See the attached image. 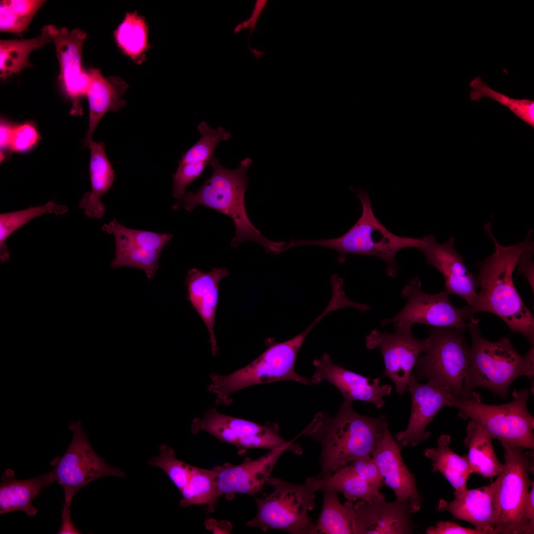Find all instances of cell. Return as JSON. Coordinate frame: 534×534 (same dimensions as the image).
<instances>
[{
	"mask_svg": "<svg viewBox=\"0 0 534 534\" xmlns=\"http://www.w3.org/2000/svg\"><path fill=\"white\" fill-rule=\"evenodd\" d=\"M228 274L225 268L215 267L206 272L193 268L188 271L186 278L188 299L207 327L212 352L214 356L218 351L214 324L218 302L219 283Z\"/></svg>",
	"mask_w": 534,
	"mask_h": 534,
	"instance_id": "obj_24",
	"label": "cell"
},
{
	"mask_svg": "<svg viewBox=\"0 0 534 534\" xmlns=\"http://www.w3.org/2000/svg\"><path fill=\"white\" fill-rule=\"evenodd\" d=\"M313 364L315 371L312 383L328 381L340 391L344 400L366 401L381 408L385 403L384 397L392 392V386L380 385L379 378H367L336 365L327 353L315 358Z\"/></svg>",
	"mask_w": 534,
	"mask_h": 534,
	"instance_id": "obj_20",
	"label": "cell"
},
{
	"mask_svg": "<svg viewBox=\"0 0 534 534\" xmlns=\"http://www.w3.org/2000/svg\"><path fill=\"white\" fill-rule=\"evenodd\" d=\"M55 481L52 471L31 479L20 480L14 471L8 469L2 474L0 484V514L23 511L30 517L38 510L32 501L42 489Z\"/></svg>",
	"mask_w": 534,
	"mask_h": 534,
	"instance_id": "obj_25",
	"label": "cell"
},
{
	"mask_svg": "<svg viewBox=\"0 0 534 534\" xmlns=\"http://www.w3.org/2000/svg\"><path fill=\"white\" fill-rule=\"evenodd\" d=\"M421 287L418 276L411 279L401 292V297L407 299L405 306L393 317L382 320L381 325L392 323L396 331L401 332H412V325L417 323L436 327L467 329L473 317L468 305L457 308L451 303L446 291L428 294Z\"/></svg>",
	"mask_w": 534,
	"mask_h": 534,
	"instance_id": "obj_11",
	"label": "cell"
},
{
	"mask_svg": "<svg viewBox=\"0 0 534 534\" xmlns=\"http://www.w3.org/2000/svg\"><path fill=\"white\" fill-rule=\"evenodd\" d=\"M114 37L123 53L137 64L145 61L150 45L148 28L144 17L136 12H127L114 31Z\"/></svg>",
	"mask_w": 534,
	"mask_h": 534,
	"instance_id": "obj_31",
	"label": "cell"
},
{
	"mask_svg": "<svg viewBox=\"0 0 534 534\" xmlns=\"http://www.w3.org/2000/svg\"><path fill=\"white\" fill-rule=\"evenodd\" d=\"M406 390L411 397V414L406 429L395 435L401 446H415L426 441L431 433L426 427L439 411L445 406H451L454 396L445 388L427 382L421 384L412 373L407 383Z\"/></svg>",
	"mask_w": 534,
	"mask_h": 534,
	"instance_id": "obj_18",
	"label": "cell"
},
{
	"mask_svg": "<svg viewBox=\"0 0 534 534\" xmlns=\"http://www.w3.org/2000/svg\"><path fill=\"white\" fill-rule=\"evenodd\" d=\"M51 42V39L42 32L32 39L0 40V78H6L32 66L29 60L31 52Z\"/></svg>",
	"mask_w": 534,
	"mask_h": 534,
	"instance_id": "obj_32",
	"label": "cell"
},
{
	"mask_svg": "<svg viewBox=\"0 0 534 534\" xmlns=\"http://www.w3.org/2000/svg\"><path fill=\"white\" fill-rule=\"evenodd\" d=\"M252 160L246 158L235 169L223 167L215 156L211 160L213 172L196 192H188L173 206V210L184 208L193 211L197 205L207 206L229 217L235 226L230 247L236 248L246 241L261 245L267 253H280L285 241L275 242L265 237L250 221L246 211L245 193L248 186L247 172Z\"/></svg>",
	"mask_w": 534,
	"mask_h": 534,
	"instance_id": "obj_3",
	"label": "cell"
},
{
	"mask_svg": "<svg viewBox=\"0 0 534 534\" xmlns=\"http://www.w3.org/2000/svg\"><path fill=\"white\" fill-rule=\"evenodd\" d=\"M464 329L436 327L425 339L424 356H419L413 368L418 380L443 387L455 397L466 398L463 382L469 365V347Z\"/></svg>",
	"mask_w": 534,
	"mask_h": 534,
	"instance_id": "obj_9",
	"label": "cell"
},
{
	"mask_svg": "<svg viewBox=\"0 0 534 534\" xmlns=\"http://www.w3.org/2000/svg\"><path fill=\"white\" fill-rule=\"evenodd\" d=\"M485 229L493 241L495 251L481 262L477 278L481 290L477 292L474 305L469 307L473 314L488 312L501 318L512 332L525 336L529 342L534 341V318L523 302L513 282V273L523 251L530 243L529 232L526 239L515 245L500 244L492 233L491 222Z\"/></svg>",
	"mask_w": 534,
	"mask_h": 534,
	"instance_id": "obj_2",
	"label": "cell"
},
{
	"mask_svg": "<svg viewBox=\"0 0 534 534\" xmlns=\"http://www.w3.org/2000/svg\"><path fill=\"white\" fill-rule=\"evenodd\" d=\"M70 506L64 505L61 513V525L58 534H80V532L72 523L71 519Z\"/></svg>",
	"mask_w": 534,
	"mask_h": 534,
	"instance_id": "obj_46",
	"label": "cell"
},
{
	"mask_svg": "<svg viewBox=\"0 0 534 534\" xmlns=\"http://www.w3.org/2000/svg\"><path fill=\"white\" fill-rule=\"evenodd\" d=\"M401 448L388 427L371 456L378 467L383 482L394 492L396 500L406 503L412 514L421 509L423 497L416 488L415 476L403 461Z\"/></svg>",
	"mask_w": 534,
	"mask_h": 534,
	"instance_id": "obj_21",
	"label": "cell"
},
{
	"mask_svg": "<svg viewBox=\"0 0 534 534\" xmlns=\"http://www.w3.org/2000/svg\"><path fill=\"white\" fill-rule=\"evenodd\" d=\"M502 470L499 475L498 514L493 534H525L528 521L526 508L534 472V453L508 445Z\"/></svg>",
	"mask_w": 534,
	"mask_h": 534,
	"instance_id": "obj_10",
	"label": "cell"
},
{
	"mask_svg": "<svg viewBox=\"0 0 534 534\" xmlns=\"http://www.w3.org/2000/svg\"><path fill=\"white\" fill-rule=\"evenodd\" d=\"M101 230L114 235L116 243L113 269L131 267L143 270L152 279L158 267L159 258L164 247L172 240L171 233H160L128 228L115 219L104 224Z\"/></svg>",
	"mask_w": 534,
	"mask_h": 534,
	"instance_id": "obj_13",
	"label": "cell"
},
{
	"mask_svg": "<svg viewBox=\"0 0 534 534\" xmlns=\"http://www.w3.org/2000/svg\"><path fill=\"white\" fill-rule=\"evenodd\" d=\"M426 534H487L476 528L462 527L454 522L440 521L436 526L428 527Z\"/></svg>",
	"mask_w": 534,
	"mask_h": 534,
	"instance_id": "obj_41",
	"label": "cell"
},
{
	"mask_svg": "<svg viewBox=\"0 0 534 534\" xmlns=\"http://www.w3.org/2000/svg\"><path fill=\"white\" fill-rule=\"evenodd\" d=\"M351 465L354 470L367 482L381 488L383 482V478L374 459L371 455L356 460Z\"/></svg>",
	"mask_w": 534,
	"mask_h": 534,
	"instance_id": "obj_40",
	"label": "cell"
},
{
	"mask_svg": "<svg viewBox=\"0 0 534 534\" xmlns=\"http://www.w3.org/2000/svg\"><path fill=\"white\" fill-rule=\"evenodd\" d=\"M65 205L57 204L54 201L45 204L28 209L0 215V260L1 263L7 261L9 252L5 242L8 237L16 230L33 219L45 214L63 215L68 211Z\"/></svg>",
	"mask_w": 534,
	"mask_h": 534,
	"instance_id": "obj_35",
	"label": "cell"
},
{
	"mask_svg": "<svg viewBox=\"0 0 534 534\" xmlns=\"http://www.w3.org/2000/svg\"><path fill=\"white\" fill-rule=\"evenodd\" d=\"M14 125L11 124L5 119H2L0 121V158L3 157V154L8 150L10 151V142Z\"/></svg>",
	"mask_w": 534,
	"mask_h": 534,
	"instance_id": "obj_44",
	"label": "cell"
},
{
	"mask_svg": "<svg viewBox=\"0 0 534 534\" xmlns=\"http://www.w3.org/2000/svg\"><path fill=\"white\" fill-rule=\"evenodd\" d=\"M467 330L471 334L472 345L469 347V365L463 384L467 398L475 395L477 393L474 389L481 387L506 399L509 386L517 378L533 377L534 347L521 355L508 337L494 342L487 340L480 333L479 319L474 316Z\"/></svg>",
	"mask_w": 534,
	"mask_h": 534,
	"instance_id": "obj_4",
	"label": "cell"
},
{
	"mask_svg": "<svg viewBox=\"0 0 534 534\" xmlns=\"http://www.w3.org/2000/svg\"><path fill=\"white\" fill-rule=\"evenodd\" d=\"M89 78L87 90L89 107V128L84 146L89 147L96 127L109 111L117 112L126 104L123 98L128 89L127 83L118 77H104L100 70L91 68L87 70Z\"/></svg>",
	"mask_w": 534,
	"mask_h": 534,
	"instance_id": "obj_23",
	"label": "cell"
},
{
	"mask_svg": "<svg viewBox=\"0 0 534 534\" xmlns=\"http://www.w3.org/2000/svg\"><path fill=\"white\" fill-rule=\"evenodd\" d=\"M471 89L470 98L479 101L483 97L492 99L507 107L515 115L534 127V101L527 99H514L495 91L485 83L480 77L472 80L469 84Z\"/></svg>",
	"mask_w": 534,
	"mask_h": 534,
	"instance_id": "obj_37",
	"label": "cell"
},
{
	"mask_svg": "<svg viewBox=\"0 0 534 534\" xmlns=\"http://www.w3.org/2000/svg\"><path fill=\"white\" fill-rule=\"evenodd\" d=\"M68 428L73 433L72 441L64 454L51 464L55 481L63 488L65 505L70 506L75 493L85 486L104 477L124 478L125 472L95 452L79 420L71 422Z\"/></svg>",
	"mask_w": 534,
	"mask_h": 534,
	"instance_id": "obj_12",
	"label": "cell"
},
{
	"mask_svg": "<svg viewBox=\"0 0 534 534\" xmlns=\"http://www.w3.org/2000/svg\"><path fill=\"white\" fill-rule=\"evenodd\" d=\"M500 477L491 484L466 489L451 501L440 499L437 509L448 511L456 519L468 522L487 534H493L498 514Z\"/></svg>",
	"mask_w": 534,
	"mask_h": 534,
	"instance_id": "obj_22",
	"label": "cell"
},
{
	"mask_svg": "<svg viewBox=\"0 0 534 534\" xmlns=\"http://www.w3.org/2000/svg\"><path fill=\"white\" fill-rule=\"evenodd\" d=\"M148 464L162 469L179 491L190 478L192 465L178 458L174 450L166 444L160 446L159 455L151 458Z\"/></svg>",
	"mask_w": 534,
	"mask_h": 534,
	"instance_id": "obj_38",
	"label": "cell"
},
{
	"mask_svg": "<svg viewBox=\"0 0 534 534\" xmlns=\"http://www.w3.org/2000/svg\"><path fill=\"white\" fill-rule=\"evenodd\" d=\"M267 0H256V3L252 12V14L250 18L242 23L238 24L234 29V32L235 33H238L240 30L246 29L248 27L250 29V37L255 30L256 27V23L258 19L262 13L263 9L265 7Z\"/></svg>",
	"mask_w": 534,
	"mask_h": 534,
	"instance_id": "obj_43",
	"label": "cell"
},
{
	"mask_svg": "<svg viewBox=\"0 0 534 534\" xmlns=\"http://www.w3.org/2000/svg\"><path fill=\"white\" fill-rule=\"evenodd\" d=\"M352 517L354 534H408L413 522L408 505L396 500H385V495L370 501H347Z\"/></svg>",
	"mask_w": 534,
	"mask_h": 534,
	"instance_id": "obj_17",
	"label": "cell"
},
{
	"mask_svg": "<svg viewBox=\"0 0 534 534\" xmlns=\"http://www.w3.org/2000/svg\"><path fill=\"white\" fill-rule=\"evenodd\" d=\"M317 479L320 490L322 484L328 485L338 492H342L348 501L358 499L370 501L384 495L379 491L380 488L372 485L361 478L350 464L342 467L324 478Z\"/></svg>",
	"mask_w": 534,
	"mask_h": 534,
	"instance_id": "obj_34",
	"label": "cell"
},
{
	"mask_svg": "<svg viewBox=\"0 0 534 534\" xmlns=\"http://www.w3.org/2000/svg\"><path fill=\"white\" fill-rule=\"evenodd\" d=\"M353 403L344 400L333 416L319 412L299 434L321 445L318 478L327 477L350 463L371 455L384 437L388 427L386 416L360 415L354 410Z\"/></svg>",
	"mask_w": 534,
	"mask_h": 534,
	"instance_id": "obj_1",
	"label": "cell"
},
{
	"mask_svg": "<svg viewBox=\"0 0 534 534\" xmlns=\"http://www.w3.org/2000/svg\"><path fill=\"white\" fill-rule=\"evenodd\" d=\"M351 190L357 192L356 196L362 206L361 215L354 225L339 237L302 240L301 245L334 249L338 253L341 264L344 263L348 254L376 256L386 263V273L392 277H396V254L406 247L420 248L423 243L421 238L399 236L390 232L374 214L367 192L360 188L351 187Z\"/></svg>",
	"mask_w": 534,
	"mask_h": 534,
	"instance_id": "obj_6",
	"label": "cell"
},
{
	"mask_svg": "<svg viewBox=\"0 0 534 534\" xmlns=\"http://www.w3.org/2000/svg\"><path fill=\"white\" fill-rule=\"evenodd\" d=\"M276 424L262 425L249 420L238 418L218 412L214 408L206 411L201 417L194 418L191 423L192 433L205 431L219 441L234 445L240 438L250 435L265 433Z\"/></svg>",
	"mask_w": 534,
	"mask_h": 534,
	"instance_id": "obj_27",
	"label": "cell"
},
{
	"mask_svg": "<svg viewBox=\"0 0 534 534\" xmlns=\"http://www.w3.org/2000/svg\"><path fill=\"white\" fill-rule=\"evenodd\" d=\"M323 494V505L312 534H354L352 517L346 502L342 504L338 492L325 484L320 486Z\"/></svg>",
	"mask_w": 534,
	"mask_h": 534,
	"instance_id": "obj_30",
	"label": "cell"
},
{
	"mask_svg": "<svg viewBox=\"0 0 534 534\" xmlns=\"http://www.w3.org/2000/svg\"><path fill=\"white\" fill-rule=\"evenodd\" d=\"M216 478L217 473L214 468L207 469L192 466L188 481L180 491L182 496L180 506L206 505L209 511H214L219 499Z\"/></svg>",
	"mask_w": 534,
	"mask_h": 534,
	"instance_id": "obj_33",
	"label": "cell"
},
{
	"mask_svg": "<svg viewBox=\"0 0 534 534\" xmlns=\"http://www.w3.org/2000/svg\"><path fill=\"white\" fill-rule=\"evenodd\" d=\"M42 32L54 44L60 66V80L72 106L70 113H83L81 100L86 95L89 78L87 70L82 66V50L86 33L80 29L69 31L66 27L44 26Z\"/></svg>",
	"mask_w": 534,
	"mask_h": 534,
	"instance_id": "obj_14",
	"label": "cell"
},
{
	"mask_svg": "<svg viewBox=\"0 0 534 534\" xmlns=\"http://www.w3.org/2000/svg\"><path fill=\"white\" fill-rule=\"evenodd\" d=\"M422 244L419 250L426 258V263L439 270L445 279V291L449 294L464 299L469 307L476 300L479 283L477 278L466 267L464 257L454 247V238L450 237L445 243L436 242V237L428 235L421 237Z\"/></svg>",
	"mask_w": 534,
	"mask_h": 534,
	"instance_id": "obj_19",
	"label": "cell"
},
{
	"mask_svg": "<svg viewBox=\"0 0 534 534\" xmlns=\"http://www.w3.org/2000/svg\"><path fill=\"white\" fill-rule=\"evenodd\" d=\"M41 136L33 122L26 121L14 125L10 142V151L23 152L38 144Z\"/></svg>",
	"mask_w": 534,
	"mask_h": 534,
	"instance_id": "obj_39",
	"label": "cell"
},
{
	"mask_svg": "<svg viewBox=\"0 0 534 534\" xmlns=\"http://www.w3.org/2000/svg\"><path fill=\"white\" fill-rule=\"evenodd\" d=\"M89 147L90 150L89 170L91 190L84 194L79 207L84 210L88 217L100 219L105 213L100 197L110 189L114 179V172L103 142L92 140Z\"/></svg>",
	"mask_w": 534,
	"mask_h": 534,
	"instance_id": "obj_26",
	"label": "cell"
},
{
	"mask_svg": "<svg viewBox=\"0 0 534 534\" xmlns=\"http://www.w3.org/2000/svg\"><path fill=\"white\" fill-rule=\"evenodd\" d=\"M426 344L425 339H417L412 332L391 333L374 329L366 338L368 349H380L384 362V374L392 380L400 396L406 390L408 380Z\"/></svg>",
	"mask_w": 534,
	"mask_h": 534,
	"instance_id": "obj_16",
	"label": "cell"
},
{
	"mask_svg": "<svg viewBox=\"0 0 534 534\" xmlns=\"http://www.w3.org/2000/svg\"><path fill=\"white\" fill-rule=\"evenodd\" d=\"M294 440L255 459L246 458L239 464L225 463L213 468L217 473V494L224 495L227 500L236 494L254 496L267 484L276 463L286 451L296 454L301 449L293 444Z\"/></svg>",
	"mask_w": 534,
	"mask_h": 534,
	"instance_id": "obj_15",
	"label": "cell"
},
{
	"mask_svg": "<svg viewBox=\"0 0 534 534\" xmlns=\"http://www.w3.org/2000/svg\"><path fill=\"white\" fill-rule=\"evenodd\" d=\"M45 2L42 0H0V32L21 34Z\"/></svg>",
	"mask_w": 534,
	"mask_h": 534,
	"instance_id": "obj_36",
	"label": "cell"
},
{
	"mask_svg": "<svg viewBox=\"0 0 534 534\" xmlns=\"http://www.w3.org/2000/svg\"><path fill=\"white\" fill-rule=\"evenodd\" d=\"M529 395L528 389L515 390L513 400L500 405L483 403L478 393L465 399L453 396L451 406L458 409L460 417L474 420L502 445L533 449L534 417L527 407Z\"/></svg>",
	"mask_w": 534,
	"mask_h": 534,
	"instance_id": "obj_8",
	"label": "cell"
},
{
	"mask_svg": "<svg viewBox=\"0 0 534 534\" xmlns=\"http://www.w3.org/2000/svg\"><path fill=\"white\" fill-rule=\"evenodd\" d=\"M533 251V243L530 242L522 254L518 265V273L523 275L526 278L534 291V264L532 260Z\"/></svg>",
	"mask_w": 534,
	"mask_h": 534,
	"instance_id": "obj_42",
	"label": "cell"
},
{
	"mask_svg": "<svg viewBox=\"0 0 534 534\" xmlns=\"http://www.w3.org/2000/svg\"><path fill=\"white\" fill-rule=\"evenodd\" d=\"M321 320L318 316L303 331L287 341L279 343L269 339L267 348L258 357L229 375L211 373L207 390L215 395L216 403L229 405L233 393L255 385L282 381L311 385V380L295 371V365L304 340Z\"/></svg>",
	"mask_w": 534,
	"mask_h": 534,
	"instance_id": "obj_5",
	"label": "cell"
},
{
	"mask_svg": "<svg viewBox=\"0 0 534 534\" xmlns=\"http://www.w3.org/2000/svg\"><path fill=\"white\" fill-rule=\"evenodd\" d=\"M449 435L440 436L436 447L424 450V455L432 462L433 472L442 474L454 489V496L465 490L467 482L472 474L467 456H460L450 447Z\"/></svg>",
	"mask_w": 534,
	"mask_h": 534,
	"instance_id": "obj_28",
	"label": "cell"
},
{
	"mask_svg": "<svg viewBox=\"0 0 534 534\" xmlns=\"http://www.w3.org/2000/svg\"><path fill=\"white\" fill-rule=\"evenodd\" d=\"M531 489L528 495L527 508L526 518L528 521L525 534L534 533V482L531 483Z\"/></svg>",
	"mask_w": 534,
	"mask_h": 534,
	"instance_id": "obj_45",
	"label": "cell"
},
{
	"mask_svg": "<svg viewBox=\"0 0 534 534\" xmlns=\"http://www.w3.org/2000/svg\"><path fill=\"white\" fill-rule=\"evenodd\" d=\"M464 445L468 449L467 456L472 473L491 479L499 476L503 464L498 460L491 438L477 422L470 419L466 429Z\"/></svg>",
	"mask_w": 534,
	"mask_h": 534,
	"instance_id": "obj_29",
	"label": "cell"
},
{
	"mask_svg": "<svg viewBox=\"0 0 534 534\" xmlns=\"http://www.w3.org/2000/svg\"><path fill=\"white\" fill-rule=\"evenodd\" d=\"M266 484L273 490L264 498L255 499L257 513L246 526L264 532L274 529L292 534H312L314 524L308 513L313 509L315 492L319 490L315 477L296 484L270 477Z\"/></svg>",
	"mask_w": 534,
	"mask_h": 534,
	"instance_id": "obj_7",
	"label": "cell"
}]
</instances>
